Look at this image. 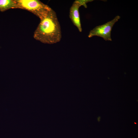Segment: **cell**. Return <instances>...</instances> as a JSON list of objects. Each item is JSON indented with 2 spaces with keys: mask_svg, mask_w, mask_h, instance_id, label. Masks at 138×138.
I'll list each match as a JSON object with an SVG mask.
<instances>
[{
  "mask_svg": "<svg viewBox=\"0 0 138 138\" xmlns=\"http://www.w3.org/2000/svg\"><path fill=\"white\" fill-rule=\"evenodd\" d=\"M92 1L90 0H76L70 7L69 12L70 18L73 24L76 27L80 32H82V29L79 11V8L82 6L86 8L87 3Z\"/></svg>",
  "mask_w": 138,
  "mask_h": 138,
  "instance_id": "obj_4",
  "label": "cell"
},
{
  "mask_svg": "<svg viewBox=\"0 0 138 138\" xmlns=\"http://www.w3.org/2000/svg\"><path fill=\"white\" fill-rule=\"evenodd\" d=\"M19 9H25L33 13L40 20L45 17L52 8L38 0H16Z\"/></svg>",
  "mask_w": 138,
  "mask_h": 138,
  "instance_id": "obj_2",
  "label": "cell"
},
{
  "mask_svg": "<svg viewBox=\"0 0 138 138\" xmlns=\"http://www.w3.org/2000/svg\"><path fill=\"white\" fill-rule=\"evenodd\" d=\"M13 8H19L16 0H0V11Z\"/></svg>",
  "mask_w": 138,
  "mask_h": 138,
  "instance_id": "obj_5",
  "label": "cell"
},
{
  "mask_svg": "<svg viewBox=\"0 0 138 138\" xmlns=\"http://www.w3.org/2000/svg\"><path fill=\"white\" fill-rule=\"evenodd\" d=\"M120 18V16H117L111 21L96 27L90 31L88 37L90 38L94 36H97L102 37L106 41H112L111 32L112 28Z\"/></svg>",
  "mask_w": 138,
  "mask_h": 138,
  "instance_id": "obj_3",
  "label": "cell"
},
{
  "mask_svg": "<svg viewBox=\"0 0 138 138\" xmlns=\"http://www.w3.org/2000/svg\"><path fill=\"white\" fill-rule=\"evenodd\" d=\"M33 37L44 43L53 44L60 41L61 27L56 13L52 9L45 17L40 20L34 32Z\"/></svg>",
  "mask_w": 138,
  "mask_h": 138,
  "instance_id": "obj_1",
  "label": "cell"
},
{
  "mask_svg": "<svg viewBox=\"0 0 138 138\" xmlns=\"http://www.w3.org/2000/svg\"><path fill=\"white\" fill-rule=\"evenodd\" d=\"M134 123L135 124H136V123H135V122H134Z\"/></svg>",
  "mask_w": 138,
  "mask_h": 138,
  "instance_id": "obj_6",
  "label": "cell"
}]
</instances>
